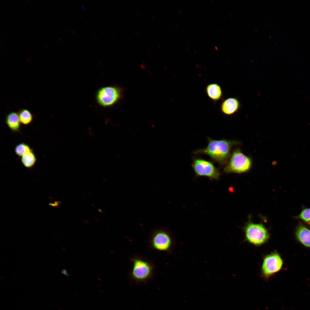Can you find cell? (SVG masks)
<instances>
[{
  "instance_id": "21",
  "label": "cell",
  "mask_w": 310,
  "mask_h": 310,
  "mask_svg": "<svg viewBox=\"0 0 310 310\" xmlns=\"http://www.w3.org/2000/svg\"><path fill=\"white\" fill-rule=\"evenodd\" d=\"M151 16H152V19L153 20H154L155 18V17H154V16H153V15H152Z\"/></svg>"
},
{
  "instance_id": "5",
  "label": "cell",
  "mask_w": 310,
  "mask_h": 310,
  "mask_svg": "<svg viewBox=\"0 0 310 310\" xmlns=\"http://www.w3.org/2000/svg\"><path fill=\"white\" fill-rule=\"evenodd\" d=\"M246 239L251 243L260 245L267 241L269 234L264 226L261 224L249 222L245 228Z\"/></svg>"
},
{
  "instance_id": "11",
  "label": "cell",
  "mask_w": 310,
  "mask_h": 310,
  "mask_svg": "<svg viewBox=\"0 0 310 310\" xmlns=\"http://www.w3.org/2000/svg\"><path fill=\"white\" fill-rule=\"evenodd\" d=\"M5 122L12 131H20L21 123L18 112L12 111L8 113L6 115Z\"/></svg>"
},
{
  "instance_id": "24",
  "label": "cell",
  "mask_w": 310,
  "mask_h": 310,
  "mask_svg": "<svg viewBox=\"0 0 310 310\" xmlns=\"http://www.w3.org/2000/svg\"><path fill=\"white\" fill-rule=\"evenodd\" d=\"M215 49L216 50H218V49L216 46H215Z\"/></svg>"
},
{
  "instance_id": "18",
  "label": "cell",
  "mask_w": 310,
  "mask_h": 310,
  "mask_svg": "<svg viewBox=\"0 0 310 310\" xmlns=\"http://www.w3.org/2000/svg\"><path fill=\"white\" fill-rule=\"evenodd\" d=\"M158 47L159 50H160L162 49V47L158 45Z\"/></svg>"
},
{
  "instance_id": "26",
  "label": "cell",
  "mask_w": 310,
  "mask_h": 310,
  "mask_svg": "<svg viewBox=\"0 0 310 310\" xmlns=\"http://www.w3.org/2000/svg\"><path fill=\"white\" fill-rule=\"evenodd\" d=\"M82 7L85 10V9L84 8V6H83V5H82Z\"/></svg>"
},
{
  "instance_id": "12",
  "label": "cell",
  "mask_w": 310,
  "mask_h": 310,
  "mask_svg": "<svg viewBox=\"0 0 310 310\" xmlns=\"http://www.w3.org/2000/svg\"><path fill=\"white\" fill-rule=\"evenodd\" d=\"M297 239L306 246L310 247V230L301 224L297 228L296 233Z\"/></svg>"
},
{
  "instance_id": "9",
  "label": "cell",
  "mask_w": 310,
  "mask_h": 310,
  "mask_svg": "<svg viewBox=\"0 0 310 310\" xmlns=\"http://www.w3.org/2000/svg\"><path fill=\"white\" fill-rule=\"evenodd\" d=\"M241 107V103L238 98L230 97L223 100L220 109L223 113L230 116L237 112Z\"/></svg>"
},
{
  "instance_id": "28",
  "label": "cell",
  "mask_w": 310,
  "mask_h": 310,
  "mask_svg": "<svg viewBox=\"0 0 310 310\" xmlns=\"http://www.w3.org/2000/svg\"><path fill=\"white\" fill-rule=\"evenodd\" d=\"M147 54L149 56L150 55V54H149L148 53Z\"/></svg>"
},
{
  "instance_id": "13",
  "label": "cell",
  "mask_w": 310,
  "mask_h": 310,
  "mask_svg": "<svg viewBox=\"0 0 310 310\" xmlns=\"http://www.w3.org/2000/svg\"><path fill=\"white\" fill-rule=\"evenodd\" d=\"M21 160L24 166L28 168H31L35 165L37 158L32 150L22 156Z\"/></svg>"
},
{
  "instance_id": "8",
  "label": "cell",
  "mask_w": 310,
  "mask_h": 310,
  "mask_svg": "<svg viewBox=\"0 0 310 310\" xmlns=\"http://www.w3.org/2000/svg\"><path fill=\"white\" fill-rule=\"evenodd\" d=\"M282 264V260L278 253L274 252L268 255L264 260L261 268L262 274L266 278H268L279 271Z\"/></svg>"
},
{
  "instance_id": "15",
  "label": "cell",
  "mask_w": 310,
  "mask_h": 310,
  "mask_svg": "<svg viewBox=\"0 0 310 310\" xmlns=\"http://www.w3.org/2000/svg\"><path fill=\"white\" fill-rule=\"evenodd\" d=\"M32 150L28 145L25 143H22L16 146L15 149V151L18 156L22 157L26 153Z\"/></svg>"
},
{
  "instance_id": "10",
  "label": "cell",
  "mask_w": 310,
  "mask_h": 310,
  "mask_svg": "<svg viewBox=\"0 0 310 310\" xmlns=\"http://www.w3.org/2000/svg\"><path fill=\"white\" fill-rule=\"evenodd\" d=\"M205 92L207 96L214 104L221 100H224L222 89L217 83H211L206 86Z\"/></svg>"
},
{
  "instance_id": "22",
  "label": "cell",
  "mask_w": 310,
  "mask_h": 310,
  "mask_svg": "<svg viewBox=\"0 0 310 310\" xmlns=\"http://www.w3.org/2000/svg\"><path fill=\"white\" fill-rule=\"evenodd\" d=\"M186 49L187 50V51H188V52H189V53H190V54H191V52H190V51H189V50H188V49H187V48H186Z\"/></svg>"
},
{
  "instance_id": "16",
  "label": "cell",
  "mask_w": 310,
  "mask_h": 310,
  "mask_svg": "<svg viewBox=\"0 0 310 310\" xmlns=\"http://www.w3.org/2000/svg\"><path fill=\"white\" fill-rule=\"evenodd\" d=\"M295 218L301 219L306 222L310 221V208L303 209L299 215Z\"/></svg>"
},
{
  "instance_id": "17",
  "label": "cell",
  "mask_w": 310,
  "mask_h": 310,
  "mask_svg": "<svg viewBox=\"0 0 310 310\" xmlns=\"http://www.w3.org/2000/svg\"><path fill=\"white\" fill-rule=\"evenodd\" d=\"M61 273L62 274L66 275V276H69V275L67 274V271L65 269H62L61 271Z\"/></svg>"
},
{
  "instance_id": "1",
  "label": "cell",
  "mask_w": 310,
  "mask_h": 310,
  "mask_svg": "<svg viewBox=\"0 0 310 310\" xmlns=\"http://www.w3.org/2000/svg\"><path fill=\"white\" fill-rule=\"evenodd\" d=\"M208 139V144L207 147L196 150L194 153L208 155L220 165L226 164L231 155V148L237 142L225 139L214 140L209 137Z\"/></svg>"
},
{
  "instance_id": "27",
  "label": "cell",
  "mask_w": 310,
  "mask_h": 310,
  "mask_svg": "<svg viewBox=\"0 0 310 310\" xmlns=\"http://www.w3.org/2000/svg\"><path fill=\"white\" fill-rule=\"evenodd\" d=\"M148 51H149L150 52V49L149 48H148Z\"/></svg>"
},
{
  "instance_id": "6",
  "label": "cell",
  "mask_w": 310,
  "mask_h": 310,
  "mask_svg": "<svg viewBox=\"0 0 310 310\" xmlns=\"http://www.w3.org/2000/svg\"><path fill=\"white\" fill-rule=\"evenodd\" d=\"M191 166L197 176H206L211 179L217 180L220 178V174L219 170L210 162L201 158H195Z\"/></svg>"
},
{
  "instance_id": "7",
  "label": "cell",
  "mask_w": 310,
  "mask_h": 310,
  "mask_svg": "<svg viewBox=\"0 0 310 310\" xmlns=\"http://www.w3.org/2000/svg\"><path fill=\"white\" fill-rule=\"evenodd\" d=\"M121 91L115 86H107L100 89L97 92L96 100L100 106L109 107L116 103L120 99Z\"/></svg>"
},
{
  "instance_id": "3",
  "label": "cell",
  "mask_w": 310,
  "mask_h": 310,
  "mask_svg": "<svg viewBox=\"0 0 310 310\" xmlns=\"http://www.w3.org/2000/svg\"><path fill=\"white\" fill-rule=\"evenodd\" d=\"M252 164L250 158L245 155L239 149L232 152L224 170L226 173H242L250 169Z\"/></svg>"
},
{
  "instance_id": "23",
  "label": "cell",
  "mask_w": 310,
  "mask_h": 310,
  "mask_svg": "<svg viewBox=\"0 0 310 310\" xmlns=\"http://www.w3.org/2000/svg\"><path fill=\"white\" fill-rule=\"evenodd\" d=\"M44 44V46H46V47H47H47H48V46L46 44Z\"/></svg>"
},
{
  "instance_id": "14",
  "label": "cell",
  "mask_w": 310,
  "mask_h": 310,
  "mask_svg": "<svg viewBox=\"0 0 310 310\" xmlns=\"http://www.w3.org/2000/svg\"><path fill=\"white\" fill-rule=\"evenodd\" d=\"M21 123L25 125L30 124L33 120V115L31 112L26 108L20 109L18 112Z\"/></svg>"
},
{
  "instance_id": "2",
  "label": "cell",
  "mask_w": 310,
  "mask_h": 310,
  "mask_svg": "<svg viewBox=\"0 0 310 310\" xmlns=\"http://www.w3.org/2000/svg\"><path fill=\"white\" fill-rule=\"evenodd\" d=\"M132 262L130 276L134 281L145 282L151 278L154 274V268L151 262L138 257L133 259Z\"/></svg>"
},
{
  "instance_id": "4",
  "label": "cell",
  "mask_w": 310,
  "mask_h": 310,
  "mask_svg": "<svg viewBox=\"0 0 310 310\" xmlns=\"http://www.w3.org/2000/svg\"><path fill=\"white\" fill-rule=\"evenodd\" d=\"M152 247L160 251L170 252L174 246L173 237L167 230L163 229L155 230L150 240Z\"/></svg>"
},
{
  "instance_id": "19",
  "label": "cell",
  "mask_w": 310,
  "mask_h": 310,
  "mask_svg": "<svg viewBox=\"0 0 310 310\" xmlns=\"http://www.w3.org/2000/svg\"><path fill=\"white\" fill-rule=\"evenodd\" d=\"M135 34H136V35H137V36H138V35H139V34H138V32H137L136 31H135Z\"/></svg>"
},
{
  "instance_id": "20",
  "label": "cell",
  "mask_w": 310,
  "mask_h": 310,
  "mask_svg": "<svg viewBox=\"0 0 310 310\" xmlns=\"http://www.w3.org/2000/svg\"><path fill=\"white\" fill-rule=\"evenodd\" d=\"M137 14L139 16H140L141 15L139 12H137Z\"/></svg>"
},
{
  "instance_id": "25",
  "label": "cell",
  "mask_w": 310,
  "mask_h": 310,
  "mask_svg": "<svg viewBox=\"0 0 310 310\" xmlns=\"http://www.w3.org/2000/svg\"><path fill=\"white\" fill-rule=\"evenodd\" d=\"M72 32L74 34H75V32L74 31H72Z\"/></svg>"
}]
</instances>
